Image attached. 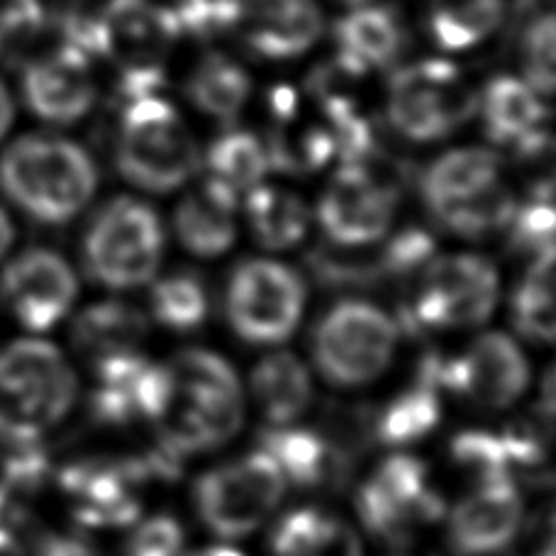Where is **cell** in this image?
I'll return each mask as SVG.
<instances>
[{"mask_svg":"<svg viewBox=\"0 0 556 556\" xmlns=\"http://www.w3.org/2000/svg\"><path fill=\"white\" fill-rule=\"evenodd\" d=\"M164 366L166 393L152 422L159 430V444L181 459L215 450L240 432L242 383L223 356L188 350Z\"/></svg>","mask_w":556,"mask_h":556,"instance_id":"obj_1","label":"cell"},{"mask_svg":"<svg viewBox=\"0 0 556 556\" xmlns=\"http://www.w3.org/2000/svg\"><path fill=\"white\" fill-rule=\"evenodd\" d=\"M96 186L91 156L62 137H23L0 156V191L37 223H68L91 201Z\"/></svg>","mask_w":556,"mask_h":556,"instance_id":"obj_2","label":"cell"},{"mask_svg":"<svg viewBox=\"0 0 556 556\" xmlns=\"http://www.w3.org/2000/svg\"><path fill=\"white\" fill-rule=\"evenodd\" d=\"M76 374L54 344L20 340L0 352V444H35L72 410Z\"/></svg>","mask_w":556,"mask_h":556,"instance_id":"obj_3","label":"cell"},{"mask_svg":"<svg viewBox=\"0 0 556 556\" xmlns=\"http://www.w3.org/2000/svg\"><path fill=\"white\" fill-rule=\"evenodd\" d=\"M117 168L137 188L166 193L201 166V149L181 115L156 93L127 101L115 149Z\"/></svg>","mask_w":556,"mask_h":556,"instance_id":"obj_4","label":"cell"},{"mask_svg":"<svg viewBox=\"0 0 556 556\" xmlns=\"http://www.w3.org/2000/svg\"><path fill=\"white\" fill-rule=\"evenodd\" d=\"M498 303V274L476 254L430 260L415 274V286L403 307V323L413 332L466 330L483 325Z\"/></svg>","mask_w":556,"mask_h":556,"instance_id":"obj_5","label":"cell"},{"mask_svg":"<svg viewBox=\"0 0 556 556\" xmlns=\"http://www.w3.org/2000/svg\"><path fill=\"white\" fill-rule=\"evenodd\" d=\"M162 252V220L152 205L137 198H115L105 203L84 237L88 276L115 291L152 281Z\"/></svg>","mask_w":556,"mask_h":556,"instance_id":"obj_6","label":"cell"},{"mask_svg":"<svg viewBox=\"0 0 556 556\" xmlns=\"http://www.w3.org/2000/svg\"><path fill=\"white\" fill-rule=\"evenodd\" d=\"M399 323L366 301L332 305L315 325L313 359L327 381L344 389L371 383L389 369Z\"/></svg>","mask_w":556,"mask_h":556,"instance_id":"obj_7","label":"cell"},{"mask_svg":"<svg viewBox=\"0 0 556 556\" xmlns=\"http://www.w3.org/2000/svg\"><path fill=\"white\" fill-rule=\"evenodd\" d=\"M479 111V96L450 62L427 59L401 68L389 86V117L413 142H434L459 130Z\"/></svg>","mask_w":556,"mask_h":556,"instance_id":"obj_8","label":"cell"},{"mask_svg":"<svg viewBox=\"0 0 556 556\" xmlns=\"http://www.w3.org/2000/svg\"><path fill=\"white\" fill-rule=\"evenodd\" d=\"M286 481L260 446L230 464L215 466L195 483V508L217 538L252 534L278 508Z\"/></svg>","mask_w":556,"mask_h":556,"instance_id":"obj_9","label":"cell"},{"mask_svg":"<svg viewBox=\"0 0 556 556\" xmlns=\"http://www.w3.org/2000/svg\"><path fill=\"white\" fill-rule=\"evenodd\" d=\"M356 510L374 538L405 544L442 518L444 501L420 459L393 454L362 483Z\"/></svg>","mask_w":556,"mask_h":556,"instance_id":"obj_10","label":"cell"},{"mask_svg":"<svg viewBox=\"0 0 556 556\" xmlns=\"http://www.w3.org/2000/svg\"><path fill=\"white\" fill-rule=\"evenodd\" d=\"M303 305V278L271 260L240 264L227 286V320L240 340L256 346L286 342L301 323Z\"/></svg>","mask_w":556,"mask_h":556,"instance_id":"obj_11","label":"cell"},{"mask_svg":"<svg viewBox=\"0 0 556 556\" xmlns=\"http://www.w3.org/2000/svg\"><path fill=\"white\" fill-rule=\"evenodd\" d=\"M399 186L366 164H344L317 205V220L334 247L359 250L381 242L395 215Z\"/></svg>","mask_w":556,"mask_h":556,"instance_id":"obj_12","label":"cell"},{"mask_svg":"<svg viewBox=\"0 0 556 556\" xmlns=\"http://www.w3.org/2000/svg\"><path fill=\"white\" fill-rule=\"evenodd\" d=\"M444 393L462 395L481 408H508L530 383V364L518 344L503 332H485L452 359L432 354Z\"/></svg>","mask_w":556,"mask_h":556,"instance_id":"obj_13","label":"cell"},{"mask_svg":"<svg viewBox=\"0 0 556 556\" xmlns=\"http://www.w3.org/2000/svg\"><path fill=\"white\" fill-rule=\"evenodd\" d=\"M78 293L76 274L62 256L49 250H29L5 266L0 298L17 323L45 332L62 323Z\"/></svg>","mask_w":556,"mask_h":556,"instance_id":"obj_14","label":"cell"},{"mask_svg":"<svg viewBox=\"0 0 556 556\" xmlns=\"http://www.w3.org/2000/svg\"><path fill=\"white\" fill-rule=\"evenodd\" d=\"M98 54L127 72H156L162 56L181 35L172 10L154 0H108L96 15Z\"/></svg>","mask_w":556,"mask_h":556,"instance_id":"obj_15","label":"cell"},{"mask_svg":"<svg viewBox=\"0 0 556 556\" xmlns=\"http://www.w3.org/2000/svg\"><path fill=\"white\" fill-rule=\"evenodd\" d=\"M166 393V366L144 354L125 352L96 362V383L88 410L98 425L125 427L139 420L154 422Z\"/></svg>","mask_w":556,"mask_h":556,"instance_id":"obj_16","label":"cell"},{"mask_svg":"<svg viewBox=\"0 0 556 556\" xmlns=\"http://www.w3.org/2000/svg\"><path fill=\"white\" fill-rule=\"evenodd\" d=\"M230 29L256 54L288 59L311 49L323 33L315 0H227Z\"/></svg>","mask_w":556,"mask_h":556,"instance_id":"obj_17","label":"cell"},{"mask_svg":"<svg viewBox=\"0 0 556 556\" xmlns=\"http://www.w3.org/2000/svg\"><path fill=\"white\" fill-rule=\"evenodd\" d=\"M525 518L515 483H481L456 505L446 522V540L456 556H493L510 547Z\"/></svg>","mask_w":556,"mask_h":556,"instance_id":"obj_18","label":"cell"},{"mask_svg":"<svg viewBox=\"0 0 556 556\" xmlns=\"http://www.w3.org/2000/svg\"><path fill=\"white\" fill-rule=\"evenodd\" d=\"M23 98L29 111L54 125L81 121L96 101L88 56L62 45L27 64L23 74Z\"/></svg>","mask_w":556,"mask_h":556,"instance_id":"obj_19","label":"cell"},{"mask_svg":"<svg viewBox=\"0 0 556 556\" xmlns=\"http://www.w3.org/2000/svg\"><path fill=\"white\" fill-rule=\"evenodd\" d=\"M260 450L281 471L286 485L325 489L340 485L354 462L332 444L323 430L298 425H271L260 434Z\"/></svg>","mask_w":556,"mask_h":556,"instance_id":"obj_20","label":"cell"},{"mask_svg":"<svg viewBox=\"0 0 556 556\" xmlns=\"http://www.w3.org/2000/svg\"><path fill=\"white\" fill-rule=\"evenodd\" d=\"M483 121L489 137L520 154H540L549 147L547 105L542 96L513 76L493 78L483 93Z\"/></svg>","mask_w":556,"mask_h":556,"instance_id":"obj_21","label":"cell"},{"mask_svg":"<svg viewBox=\"0 0 556 556\" xmlns=\"http://www.w3.org/2000/svg\"><path fill=\"white\" fill-rule=\"evenodd\" d=\"M237 193L232 188L205 178L188 193L176 211V235L195 256H220L237 237Z\"/></svg>","mask_w":556,"mask_h":556,"instance_id":"obj_22","label":"cell"},{"mask_svg":"<svg viewBox=\"0 0 556 556\" xmlns=\"http://www.w3.org/2000/svg\"><path fill=\"white\" fill-rule=\"evenodd\" d=\"M442 393L432 354H427L415 381L374 417L376 440L386 446H410L425 440L442 420Z\"/></svg>","mask_w":556,"mask_h":556,"instance_id":"obj_23","label":"cell"},{"mask_svg":"<svg viewBox=\"0 0 556 556\" xmlns=\"http://www.w3.org/2000/svg\"><path fill=\"white\" fill-rule=\"evenodd\" d=\"M501 178V159L489 149H456L437 159L422 176V195L430 213L471 201Z\"/></svg>","mask_w":556,"mask_h":556,"instance_id":"obj_24","label":"cell"},{"mask_svg":"<svg viewBox=\"0 0 556 556\" xmlns=\"http://www.w3.org/2000/svg\"><path fill=\"white\" fill-rule=\"evenodd\" d=\"M340 64L352 74L389 66L403 47L401 20L386 8H359L337 23Z\"/></svg>","mask_w":556,"mask_h":556,"instance_id":"obj_25","label":"cell"},{"mask_svg":"<svg viewBox=\"0 0 556 556\" xmlns=\"http://www.w3.org/2000/svg\"><path fill=\"white\" fill-rule=\"evenodd\" d=\"M271 552L274 556H362V542L337 515L320 508H298L278 520Z\"/></svg>","mask_w":556,"mask_h":556,"instance_id":"obj_26","label":"cell"},{"mask_svg":"<svg viewBox=\"0 0 556 556\" xmlns=\"http://www.w3.org/2000/svg\"><path fill=\"white\" fill-rule=\"evenodd\" d=\"M147 330V315L139 307L123 301H103L76 317L74 344L96 364L108 356L135 352Z\"/></svg>","mask_w":556,"mask_h":556,"instance_id":"obj_27","label":"cell"},{"mask_svg":"<svg viewBox=\"0 0 556 556\" xmlns=\"http://www.w3.org/2000/svg\"><path fill=\"white\" fill-rule=\"evenodd\" d=\"M256 405L271 425H293L313 403V379L305 364L288 352L266 356L252 374Z\"/></svg>","mask_w":556,"mask_h":556,"instance_id":"obj_28","label":"cell"},{"mask_svg":"<svg viewBox=\"0 0 556 556\" xmlns=\"http://www.w3.org/2000/svg\"><path fill=\"white\" fill-rule=\"evenodd\" d=\"M247 220L260 244L269 250H291L305 237L311 213L298 193L260 184L247 193Z\"/></svg>","mask_w":556,"mask_h":556,"instance_id":"obj_29","label":"cell"},{"mask_svg":"<svg viewBox=\"0 0 556 556\" xmlns=\"http://www.w3.org/2000/svg\"><path fill=\"white\" fill-rule=\"evenodd\" d=\"M186 88L198 111L223 123H232L240 115L252 84L240 64L230 56L213 52L198 62Z\"/></svg>","mask_w":556,"mask_h":556,"instance_id":"obj_30","label":"cell"},{"mask_svg":"<svg viewBox=\"0 0 556 556\" xmlns=\"http://www.w3.org/2000/svg\"><path fill=\"white\" fill-rule=\"evenodd\" d=\"M503 17V0H430V33L444 52L483 42Z\"/></svg>","mask_w":556,"mask_h":556,"instance_id":"obj_31","label":"cell"},{"mask_svg":"<svg viewBox=\"0 0 556 556\" xmlns=\"http://www.w3.org/2000/svg\"><path fill=\"white\" fill-rule=\"evenodd\" d=\"M513 320L525 340L540 344L554 340V252L540 254L522 276L513 295Z\"/></svg>","mask_w":556,"mask_h":556,"instance_id":"obj_32","label":"cell"},{"mask_svg":"<svg viewBox=\"0 0 556 556\" xmlns=\"http://www.w3.org/2000/svg\"><path fill=\"white\" fill-rule=\"evenodd\" d=\"M207 166H211L213 178L240 195L262 184V178L269 172V154L256 135L230 130L213 142L207 152Z\"/></svg>","mask_w":556,"mask_h":556,"instance_id":"obj_33","label":"cell"},{"mask_svg":"<svg viewBox=\"0 0 556 556\" xmlns=\"http://www.w3.org/2000/svg\"><path fill=\"white\" fill-rule=\"evenodd\" d=\"M154 320L174 332H191L205 323L211 301L203 281L193 274H172L156 281L149 295Z\"/></svg>","mask_w":556,"mask_h":556,"instance_id":"obj_34","label":"cell"},{"mask_svg":"<svg viewBox=\"0 0 556 556\" xmlns=\"http://www.w3.org/2000/svg\"><path fill=\"white\" fill-rule=\"evenodd\" d=\"M452 459L462 471L471 476L476 485L501 481L515 483L508 446H505L503 434L498 432L466 430L459 437H454Z\"/></svg>","mask_w":556,"mask_h":556,"instance_id":"obj_35","label":"cell"},{"mask_svg":"<svg viewBox=\"0 0 556 556\" xmlns=\"http://www.w3.org/2000/svg\"><path fill=\"white\" fill-rule=\"evenodd\" d=\"M49 469L47 454L35 444H0V515L15 493L37 489Z\"/></svg>","mask_w":556,"mask_h":556,"instance_id":"obj_36","label":"cell"},{"mask_svg":"<svg viewBox=\"0 0 556 556\" xmlns=\"http://www.w3.org/2000/svg\"><path fill=\"white\" fill-rule=\"evenodd\" d=\"M510 244L515 250L540 256L554 252V207L552 191L538 195L532 203L518 207L513 215Z\"/></svg>","mask_w":556,"mask_h":556,"instance_id":"obj_37","label":"cell"},{"mask_svg":"<svg viewBox=\"0 0 556 556\" xmlns=\"http://www.w3.org/2000/svg\"><path fill=\"white\" fill-rule=\"evenodd\" d=\"M522 52L528 86L542 98L549 96L554 91V17L549 13L528 27Z\"/></svg>","mask_w":556,"mask_h":556,"instance_id":"obj_38","label":"cell"},{"mask_svg":"<svg viewBox=\"0 0 556 556\" xmlns=\"http://www.w3.org/2000/svg\"><path fill=\"white\" fill-rule=\"evenodd\" d=\"M123 556H184V530L168 515L135 525Z\"/></svg>","mask_w":556,"mask_h":556,"instance_id":"obj_39","label":"cell"},{"mask_svg":"<svg viewBox=\"0 0 556 556\" xmlns=\"http://www.w3.org/2000/svg\"><path fill=\"white\" fill-rule=\"evenodd\" d=\"M35 554L37 556H101L86 540L74 538V534H56V532L39 534L35 542Z\"/></svg>","mask_w":556,"mask_h":556,"instance_id":"obj_40","label":"cell"},{"mask_svg":"<svg viewBox=\"0 0 556 556\" xmlns=\"http://www.w3.org/2000/svg\"><path fill=\"white\" fill-rule=\"evenodd\" d=\"M10 123H13V101H10L8 88L0 84V137L8 132Z\"/></svg>","mask_w":556,"mask_h":556,"instance_id":"obj_41","label":"cell"},{"mask_svg":"<svg viewBox=\"0 0 556 556\" xmlns=\"http://www.w3.org/2000/svg\"><path fill=\"white\" fill-rule=\"evenodd\" d=\"M0 556H27L23 544L3 528H0Z\"/></svg>","mask_w":556,"mask_h":556,"instance_id":"obj_42","label":"cell"},{"mask_svg":"<svg viewBox=\"0 0 556 556\" xmlns=\"http://www.w3.org/2000/svg\"><path fill=\"white\" fill-rule=\"evenodd\" d=\"M13 237H15V230H13V223H10L8 213L0 207V256H3L10 244H13Z\"/></svg>","mask_w":556,"mask_h":556,"instance_id":"obj_43","label":"cell"},{"mask_svg":"<svg viewBox=\"0 0 556 556\" xmlns=\"http://www.w3.org/2000/svg\"><path fill=\"white\" fill-rule=\"evenodd\" d=\"M184 556H244L242 552H237L232 547H225V544H213V547H205V549H195L191 554H184Z\"/></svg>","mask_w":556,"mask_h":556,"instance_id":"obj_44","label":"cell"},{"mask_svg":"<svg viewBox=\"0 0 556 556\" xmlns=\"http://www.w3.org/2000/svg\"><path fill=\"white\" fill-rule=\"evenodd\" d=\"M0 49H3V23H0Z\"/></svg>","mask_w":556,"mask_h":556,"instance_id":"obj_45","label":"cell"},{"mask_svg":"<svg viewBox=\"0 0 556 556\" xmlns=\"http://www.w3.org/2000/svg\"><path fill=\"white\" fill-rule=\"evenodd\" d=\"M342 3H350V5H356V3H364V0H342Z\"/></svg>","mask_w":556,"mask_h":556,"instance_id":"obj_46","label":"cell"}]
</instances>
